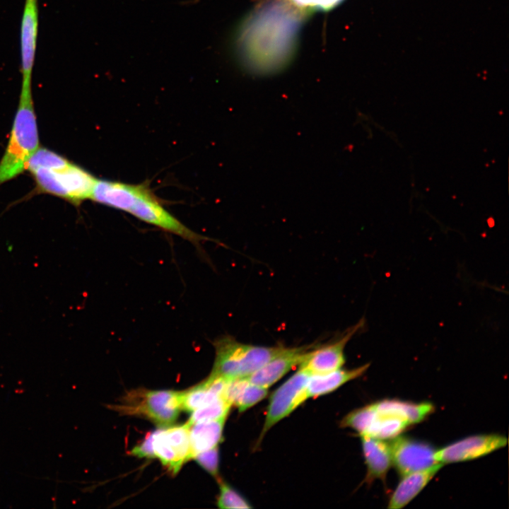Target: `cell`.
Listing matches in <instances>:
<instances>
[{"mask_svg": "<svg viewBox=\"0 0 509 509\" xmlns=\"http://www.w3.org/2000/svg\"><path fill=\"white\" fill-rule=\"evenodd\" d=\"M312 346L286 347L281 353L247 376V378L253 384L269 388L293 368L299 365L305 358L306 353Z\"/></svg>", "mask_w": 509, "mask_h": 509, "instance_id": "4fadbf2b", "label": "cell"}, {"mask_svg": "<svg viewBox=\"0 0 509 509\" xmlns=\"http://www.w3.org/2000/svg\"><path fill=\"white\" fill-rule=\"evenodd\" d=\"M31 87H22L10 137L0 160V185L26 170L39 146V135Z\"/></svg>", "mask_w": 509, "mask_h": 509, "instance_id": "7a4b0ae2", "label": "cell"}, {"mask_svg": "<svg viewBox=\"0 0 509 509\" xmlns=\"http://www.w3.org/2000/svg\"><path fill=\"white\" fill-rule=\"evenodd\" d=\"M127 212L145 223L177 235L195 245L205 239L168 211L146 185H141Z\"/></svg>", "mask_w": 509, "mask_h": 509, "instance_id": "8992f818", "label": "cell"}, {"mask_svg": "<svg viewBox=\"0 0 509 509\" xmlns=\"http://www.w3.org/2000/svg\"><path fill=\"white\" fill-rule=\"evenodd\" d=\"M507 444V437L502 435H471L436 450L435 457L442 464L468 461L486 455Z\"/></svg>", "mask_w": 509, "mask_h": 509, "instance_id": "30bf717a", "label": "cell"}, {"mask_svg": "<svg viewBox=\"0 0 509 509\" xmlns=\"http://www.w3.org/2000/svg\"><path fill=\"white\" fill-rule=\"evenodd\" d=\"M268 394L265 388L250 382L247 378L228 380L223 397L239 412H242L262 401Z\"/></svg>", "mask_w": 509, "mask_h": 509, "instance_id": "ac0fdd59", "label": "cell"}, {"mask_svg": "<svg viewBox=\"0 0 509 509\" xmlns=\"http://www.w3.org/2000/svg\"><path fill=\"white\" fill-rule=\"evenodd\" d=\"M30 172L39 193L60 197L74 205L90 199L97 180L88 171L71 162L61 168H37Z\"/></svg>", "mask_w": 509, "mask_h": 509, "instance_id": "277c9868", "label": "cell"}, {"mask_svg": "<svg viewBox=\"0 0 509 509\" xmlns=\"http://www.w3.org/2000/svg\"><path fill=\"white\" fill-rule=\"evenodd\" d=\"M130 453L140 458H155L152 432L148 433L144 439L131 450Z\"/></svg>", "mask_w": 509, "mask_h": 509, "instance_id": "4316f807", "label": "cell"}, {"mask_svg": "<svg viewBox=\"0 0 509 509\" xmlns=\"http://www.w3.org/2000/svg\"><path fill=\"white\" fill-rule=\"evenodd\" d=\"M230 407L231 405L225 398H220L206 406L192 411L187 423L192 425L199 422L227 418Z\"/></svg>", "mask_w": 509, "mask_h": 509, "instance_id": "7402d4cb", "label": "cell"}, {"mask_svg": "<svg viewBox=\"0 0 509 509\" xmlns=\"http://www.w3.org/2000/svg\"><path fill=\"white\" fill-rule=\"evenodd\" d=\"M189 426L187 422L152 432L155 457L172 474L190 460Z\"/></svg>", "mask_w": 509, "mask_h": 509, "instance_id": "ba28073f", "label": "cell"}, {"mask_svg": "<svg viewBox=\"0 0 509 509\" xmlns=\"http://www.w3.org/2000/svg\"><path fill=\"white\" fill-rule=\"evenodd\" d=\"M226 418L189 425L190 459L199 452L217 447Z\"/></svg>", "mask_w": 509, "mask_h": 509, "instance_id": "d6986e66", "label": "cell"}, {"mask_svg": "<svg viewBox=\"0 0 509 509\" xmlns=\"http://www.w3.org/2000/svg\"><path fill=\"white\" fill-rule=\"evenodd\" d=\"M302 8L327 11L338 5L343 0H289Z\"/></svg>", "mask_w": 509, "mask_h": 509, "instance_id": "484cf974", "label": "cell"}, {"mask_svg": "<svg viewBox=\"0 0 509 509\" xmlns=\"http://www.w3.org/2000/svg\"><path fill=\"white\" fill-rule=\"evenodd\" d=\"M369 365L367 363L351 370L341 368L326 373L311 375L305 390L306 399L330 393L347 382L359 378Z\"/></svg>", "mask_w": 509, "mask_h": 509, "instance_id": "2e32d148", "label": "cell"}, {"mask_svg": "<svg viewBox=\"0 0 509 509\" xmlns=\"http://www.w3.org/2000/svg\"><path fill=\"white\" fill-rule=\"evenodd\" d=\"M38 31L37 0H25L21 23L20 45L22 86H31Z\"/></svg>", "mask_w": 509, "mask_h": 509, "instance_id": "7c38bea8", "label": "cell"}, {"mask_svg": "<svg viewBox=\"0 0 509 509\" xmlns=\"http://www.w3.org/2000/svg\"><path fill=\"white\" fill-rule=\"evenodd\" d=\"M228 380L210 375L199 385L182 392V409L192 412L214 401L224 398Z\"/></svg>", "mask_w": 509, "mask_h": 509, "instance_id": "e0dca14e", "label": "cell"}, {"mask_svg": "<svg viewBox=\"0 0 509 509\" xmlns=\"http://www.w3.org/2000/svg\"><path fill=\"white\" fill-rule=\"evenodd\" d=\"M373 404L378 410L399 416L410 425L421 422L434 411V406L429 402L415 403L398 399H383Z\"/></svg>", "mask_w": 509, "mask_h": 509, "instance_id": "ffe728a7", "label": "cell"}, {"mask_svg": "<svg viewBox=\"0 0 509 509\" xmlns=\"http://www.w3.org/2000/svg\"><path fill=\"white\" fill-rule=\"evenodd\" d=\"M389 443L392 462L402 476L428 469L439 463L435 457V449L426 442L399 435L392 438Z\"/></svg>", "mask_w": 509, "mask_h": 509, "instance_id": "9c48e42d", "label": "cell"}, {"mask_svg": "<svg viewBox=\"0 0 509 509\" xmlns=\"http://www.w3.org/2000/svg\"><path fill=\"white\" fill-rule=\"evenodd\" d=\"M213 346L215 360L210 375L226 380L247 378L286 349L245 344L230 335L216 339Z\"/></svg>", "mask_w": 509, "mask_h": 509, "instance_id": "3957f363", "label": "cell"}, {"mask_svg": "<svg viewBox=\"0 0 509 509\" xmlns=\"http://www.w3.org/2000/svg\"><path fill=\"white\" fill-rule=\"evenodd\" d=\"M363 324V321L351 327L338 339L327 345L312 348L299 365L311 375L322 374L341 368L345 363L344 349L349 340Z\"/></svg>", "mask_w": 509, "mask_h": 509, "instance_id": "8fae6325", "label": "cell"}, {"mask_svg": "<svg viewBox=\"0 0 509 509\" xmlns=\"http://www.w3.org/2000/svg\"><path fill=\"white\" fill-rule=\"evenodd\" d=\"M363 454L367 465L365 481H384L392 462L390 443L384 440L361 436Z\"/></svg>", "mask_w": 509, "mask_h": 509, "instance_id": "5bb4252c", "label": "cell"}, {"mask_svg": "<svg viewBox=\"0 0 509 509\" xmlns=\"http://www.w3.org/2000/svg\"><path fill=\"white\" fill-rule=\"evenodd\" d=\"M217 505L220 508H251L249 503L235 490L221 480Z\"/></svg>", "mask_w": 509, "mask_h": 509, "instance_id": "cb8c5ba5", "label": "cell"}, {"mask_svg": "<svg viewBox=\"0 0 509 509\" xmlns=\"http://www.w3.org/2000/svg\"><path fill=\"white\" fill-rule=\"evenodd\" d=\"M284 2L271 3L248 21L240 40L242 52L255 62L250 69L267 74L283 66L293 46L300 15Z\"/></svg>", "mask_w": 509, "mask_h": 509, "instance_id": "6da1fadb", "label": "cell"}, {"mask_svg": "<svg viewBox=\"0 0 509 509\" xmlns=\"http://www.w3.org/2000/svg\"><path fill=\"white\" fill-rule=\"evenodd\" d=\"M120 413L139 415L163 426L173 423L182 410V392L136 390L114 406Z\"/></svg>", "mask_w": 509, "mask_h": 509, "instance_id": "5b68a950", "label": "cell"}, {"mask_svg": "<svg viewBox=\"0 0 509 509\" xmlns=\"http://www.w3.org/2000/svg\"><path fill=\"white\" fill-rule=\"evenodd\" d=\"M218 447V446H217ZM215 447L196 455L194 459L198 464L211 475L220 481L218 476V450Z\"/></svg>", "mask_w": 509, "mask_h": 509, "instance_id": "d4e9b609", "label": "cell"}, {"mask_svg": "<svg viewBox=\"0 0 509 509\" xmlns=\"http://www.w3.org/2000/svg\"><path fill=\"white\" fill-rule=\"evenodd\" d=\"M374 414L373 404L354 410L349 413L341 421L343 427L351 428L362 436L364 435L372 421Z\"/></svg>", "mask_w": 509, "mask_h": 509, "instance_id": "603a6c76", "label": "cell"}, {"mask_svg": "<svg viewBox=\"0 0 509 509\" xmlns=\"http://www.w3.org/2000/svg\"><path fill=\"white\" fill-rule=\"evenodd\" d=\"M311 374L299 368L271 396L258 442L279 421L288 416L306 399L305 390Z\"/></svg>", "mask_w": 509, "mask_h": 509, "instance_id": "52a82bcc", "label": "cell"}, {"mask_svg": "<svg viewBox=\"0 0 509 509\" xmlns=\"http://www.w3.org/2000/svg\"><path fill=\"white\" fill-rule=\"evenodd\" d=\"M69 163L59 154L46 148L39 147L28 161L26 170L30 172L37 168L58 169Z\"/></svg>", "mask_w": 509, "mask_h": 509, "instance_id": "44dd1931", "label": "cell"}, {"mask_svg": "<svg viewBox=\"0 0 509 509\" xmlns=\"http://www.w3.org/2000/svg\"><path fill=\"white\" fill-rule=\"evenodd\" d=\"M441 467L442 464L438 463L428 469L402 476V479L391 495L388 508L399 509L407 505L424 488Z\"/></svg>", "mask_w": 509, "mask_h": 509, "instance_id": "9a60e30c", "label": "cell"}]
</instances>
